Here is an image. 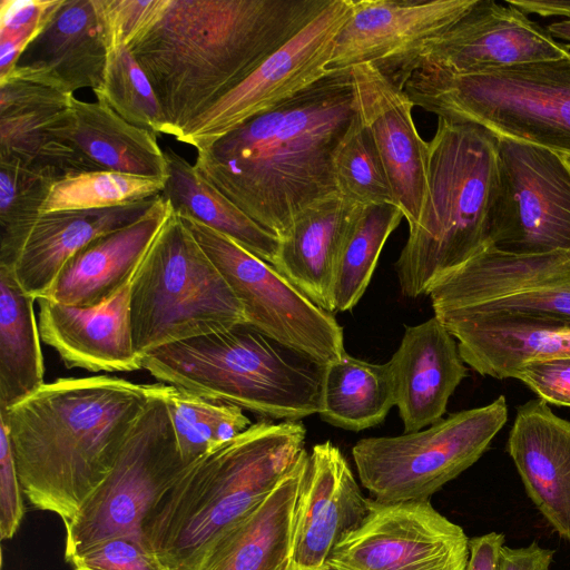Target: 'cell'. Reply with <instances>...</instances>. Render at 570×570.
<instances>
[{
  "mask_svg": "<svg viewBox=\"0 0 570 570\" xmlns=\"http://www.w3.org/2000/svg\"><path fill=\"white\" fill-rule=\"evenodd\" d=\"M164 399L183 461L190 465L252 423L243 409L167 385Z\"/></svg>",
  "mask_w": 570,
  "mask_h": 570,
  "instance_id": "obj_35",
  "label": "cell"
},
{
  "mask_svg": "<svg viewBox=\"0 0 570 570\" xmlns=\"http://www.w3.org/2000/svg\"><path fill=\"white\" fill-rule=\"evenodd\" d=\"M166 386L140 414L102 482L63 522L66 561L108 538L142 534L144 521L188 468L164 399Z\"/></svg>",
  "mask_w": 570,
  "mask_h": 570,
  "instance_id": "obj_10",
  "label": "cell"
},
{
  "mask_svg": "<svg viewBox=\"0 0 570 570\" xmlns=\"http://www.w3.org/2000/svg\"><path fill=\"white\" fill-rule=\"evenodd\" d=\"M59 179L51 171L0 159V266L14 268Z\"/></svg>",
  "mask_w": 570,
  "mask_h": 570,
  "instance_id": "obj_36",
  "label": "cell"
},
{
  "mask_svg": "<svg viewBox=\"0 0 570 570\" xmlns=\"http://www.w3.org/2000/svg\"><path fill=\"white\" fill-rule=\"evenodd\" d=\"M404 217L393 204L362 206L340 249L331 299L334 312L352 309L366 291L382 248Z\"/></svg>",
  "mask_w": 570,
  "mask_h": 570,
  "instance_id": "obj_34",
  "label": "cell"
},
{
  "mask_svg": "<svg viewBox=\"0 0 570 570\" xmlns=\"http://www.w3.org/2000/svg\"><path fill=\"white\" fill-rule=\"evenodd\" d=\"M350 70L356 111L373 138L394 203L410 228L417 224L428 193L429 142L414 125V104L373 65Z\"/></svg>",
  "mask_w": 570,
  "mask_h": 570,
  "instance_id": "obj_17",
  "label": "cell"
},
{
  "mask_svg": "<svg viewBox=\"0 0 570 570\" xmlns=\"http://www.w3.org/2000/svg\"><path fill=\"white\" fill-rule=\"evenodd\" d=\"M39 333L67 367L134 372L142 366L130 322V283L110 299L77 307L39 298Z\"/></svg>",
  "mask_w": 570,
  "mask_h": 570,
  "instance_id": "obj_21",
  "label": "cell"
},
{
  "mask_svg": "<svg viewBox=\"0 0 570 570\" xmlns=\"http://www.w3.org/2000/svg\"><path fill=\"white\" fill-rule=\"evenodd\" d=\"M169 210L159 195L140 219L92 240L67 261L45 298L77 307L110 299L131 282Z\"/></svg>",
  "mask_w": 570,
  "mask_h": 570,
  "instance_id": "obj_25",
  "label": "cell"
},
{
  "mask_svg": "<svg viewBox=\"0 0 570 570\" xmlns=\"http://www.w3.org/2000/svg\"><path fill=\"white\" fill-rule=\"evenodd\" d=\"M163 386L107 375L58 379L0 411L31 507L72 519Z\"/></svg>",
  "mask_w": 570,
  "mask_h": 570,
  "instance_id": "obj_3",
  "label": "cell"
},
{
  "mask_svg": "<svg viewBox=\"0 0 570 570\" xmlns=\"http://www.w3.org/2000/svg\"><path fill=\"white\" fill-rule=\"evenodd\" d=\"M279 347L237 324L158 347L142 356V366L164 384L264 419L317 414L321 371L292 361Z\"/></svg>",
  "mask_w": 570,
  "mask_h": 570,
  "instance_id": "obj_6",
  "label": "cell"
},
{
  "mask_svg": "<svg viewBox=\"0 0 570 570\" xmlns=\"http://www.w3.org/2000/svg\"><path fill=\"white\" fill-rule=\"evenodd\" d=\"M164 151L168 178L160 195L171 208L226 235L249 253L273 265L279 238L249 218L174 149L167 148Z\"/></svg>",
  "mask_w": 570,
  "mask_h": 570,
  "instance_id": "obj_33",
  "label": "cell"
},
{
  "mask_svg": "<svg viewBox=\"0 0 570 570\" xmlns=\"http://www.w3.org/2000/svg\"><path fill=\"white\" fill-rule=\"evenodd\" d=\"M318 412L334 426L362 431L382 423L395 405L389 363L343 355L320 367Z\"/></svg>",
  "mask_w": 570,
  "mask_h": 570,
  "instance_id": "obj_32",
  "label": "cell"
},
{
  "mask_svg": "<svg viewBox=\"0 0 570 570\" xmlns=\"http://www.w3.org/2000/svg\"><path fill=\"white\" fill-rule=\"evenodd\" d=\"M500 186L497 136L476 124L438 118L426 199L395 263L404 296L428 295L439 278L491 245Z\"/></svg>",
  "mask_w": 570,
  "mask_h": 570,
  "instance_id": "obj_5",
  "label": "cell"
},
{
  "mask_svg": "<svg viewBox=\"0 0 570 570\" xmlns=\"http://www.w3.org/2000/svg\"><path fill=\"white\" fill-rule=\"evenodd\" d=\"M94 94L126 121L167 135L154 88L126 45L110 48L102 83Z\"/></svg>",
  "mask_w": 570,
  "mask_h": 570,
  "instance_id": "obj_39",
  "label": "cell"
},
{
  "mask_svg": "<svg viewBox=\"0 0 570 570\" xmlns=\"http://www.w3.org/2000/svg\"><path fill=\"white\" fill-rule=\"evenodd\" d=\"M308 458L304 449L273 492L223 539L202 570H289Z\"/></svg>",
  "mask_w": 570,
  "mask_h": 570,
  "instance_id": "obj_30",
  "label": "cell"
},
{
  "mask_svg": "<svg viewBox=\"0 0 570 570\" xmlns=\"http://www.w3.org/2000/svg\"><path fill=\"white\" fill-rule=\"evenodd\" d=\"M387 363L404 433L440 421L468 374L455 338L435 315L404 326L400 346Z\"/></svg>",
  "mask_w": 570,
  "mask_h": 570,
  "instance_id": "obj_23",
  "label": "cell"
},
{
  "mask_svg": "<svg viewBox=\"0 0 570 570\" xmlns=\"http://www.w3.org/2000/svg\"><path fill=\"white\" fill-rule=\"evenodd\" d=\"M355 111L351 70L330 72L197 149L194 166L281 239L303 209L337 191L333 156Z\"/></svg>",
  "mask_w": 570,
  "mask_h": 570,
  "instance_id": "obj_1",
  "label": "cell"
},
{
  "mask_svg": "<svg viewBox=\"0 0 570 570\" xmlns=\"http://www.w3.org/2000/svg\"><path fill=\"white\" fill-rule=\"evenodd\" d=\"M327 1L167 0L127 46L154 88L167 135L178 138Z\"/></svg>",
  "mask_w": 570,
  "mask_h": 570,
  "instance_id": "obj_2",
  "label": "cell"
},
{
  "mask_svg": "<svg viewBox=\"0 0 570 570\" xmlns=\"http://www.w3.org/2000/svg\"><path fill=\"white\" fill-rule=\"evenodd\" d=\"M352 12L336 36L327 71L370 63L397 86L430 40L458 22L476 0H350Z\"/></svg>",
  "mask_w": 570,
  "mask_h": 570,
  "instance_id": "obj_16",
  "label": "cell"
},
{
  "mask_svg": "<svg viewBox=\"0 0 570 570\" xmlns=\"http://www.w3.org/2000/svg\"><path fill=\"white\" fill-rule=\"evenodd\" d=\"M176 213L235 294L246 324L318 367L343 355V328L333 313L317 306L272 264Z\"/></svg>",
  "mask_w": 570,
  "mask_h": 570,
  "instance_id": "obj_11",
  "label": "cell"
},
{
  "mask_svg": "<svg viewBox=\"0 0 570 570\" xmlns=\"http://www.w3.org/2000/svg\"><path fill=\"white\" fill-rule=\"evenodd\" d=\"M351 12L350 0H328L294 37L194 119L176 139L196 150L203 148L328 75L326 68L336 36Z\"/></svg>",
  "mask_w": 570,
  "mask_h": 570,
  "instance_id": "obj_13",
  "label": "cell"
},
{
  "mask_svg": "<svg viewBox=\"0 0 570 570\" xmlns=\"http://www.w3.org/2000/svg\"><path fill=\"white\" fill-rule=\"evenodd\" d=\"M158 196L105 209L42 214L14 266L18 282L36 301L47 297L68 259L96 238L140 219Z\"/></svg>",
  "mask_w": 570,
  "mask_h": 570,
  "instance_id": "obj_28",
  "label": "cell"
},
{
  "mask_svg": "<svg viewBox=\"0 0 570 570\" xmlns=\"http://www.w3.org/2000/svg\"><path fill=\"white\" fill-rule=\"evenodd\" d=\"M73 94L13 72L0 78V159L56 174L95 171L70 145L51 129L70 108Z\"/></svg>",
  "mask_w": 570,
  "mask_h": 570,
  "instance_id": "obj_22",
  "label": "cell"
},
{
  "mask_svg": "<svg viewBox=\"0 0 570 570\" xmlns=\"http://www.w3.org/2000/svg\"><path fill=\"white\" fill-rule=\"evenodd\" d=\"M361 207L338 191L314 202L294 218L279 239L273 263L312 302L331 313L337 256Z\"/></svg>",
  "mask_w": 570,
  "mask_h": 570,
  "instance_id": "obj_26",
  "label": "cell"
},
{
  "mask_svg": "<svg viewBox=\"0 0 570 570\" xmlns=\"http://www.w3.org/2000/svg\"><path fill=\"white\" fill-rule=\"evenodd\" d=\"M110 47L101 0H63L11 72L70 94L95 91Z\"/></svg>",
  "mask_w": 570,
  "mask_h": 570,
  "instance_id": "obj_20",
  "label": "cell"
},
{
  "mask_svg": "<svg viewBox=\"0 0 570 570\" xmlns=\"http://www.w3.org/2000/svg\"><path fill=\"white\" fill-rule=\"evenodd\" d=\"M130 322L141 356L246 324L235 294L171 206L130 282Z\"/></svg>",
  "mask_w": 570,
  "mask_h": 570,
  "instance_id": "obj_8",
  "label": "cell"
},
{
  "mask_svg": "<svg viewBox=\"0 0 570 570\" xmlns=\"http://www.w3.org/2000/svg\"><path fill=\"white\" fill-rule=\"evenodd\" d=\"M403 90L438 118L570 154V56L468 75L420 68Z\"/></svg>",
  "mask_w": 570,
  "mask_h": 570,
  "instance_id": "obj_7",
  "label": "cell"
},
{
  "mask_svg": "<svg viewBox=\"0 0 570 570\" xmlns=\"http://www.w3.org/2000/svg\"><path fill=\"white\" fill-rule=\"evenodd\" d=\"M513 379L523 382L547 403L570 406V357L528 364Z\"/></svg>",
  "mask_w": 570,
  "mask_h": 570,
  "instance_id": "obj_45",
  "label": "cell"
},
{
  "mask_svg": "<svg viewBox=\"0 0 570 570\" xmlns=\"http://www.w3.org/2000/svg\"><path fill=\"white\" fill-rule=\"evenodd\" d=\"M507 420L500 395L416 432L361 439L352 448L361 484L384 503L429 500L483 455Z\"/></svg>",
  "mask_w": 570,
  "mask_h": 570,
  "instance_id": "obj_9",
  "label": "cell"
},
{
  "mask_svg": "<svg viewBox=\"0 0 570 570\" xmlns=\"http://www.w3.org/2000/svg\"><path fill=\"white\" fill-rule=\"evenodd\" d=\"M469 538L430 500L384 503L330 553V570H465Z\"/></svg>",
  "mask_w": 570,
  "mask_h": 570,
  "instance_id": "obj_14",
  "label": "cell"
},
{
  "mask_svg": "<svg viewBox=\"0 0 570 570\" xmlns=\"http://www.w3.org/2000/svg\"><path fill=\"white\" fill-rule=\"evenodd\" d=\"M508 451L530 500L570 541V422L544 400H530L517 410Z\"/></svg>",
  "mask_w": 570,
  "mask_h": 570,
  "instance_id": "obj_24",
  "label": "cell"
},
{
  "mask_svg": "<svg viewBox=\"0 0 570 570\" xmlns=\"http://www.w3.org/2000/svg\"><path fill=\"white\" fill-rule=\"evenodd\" d=\"M165 186V180L108 170L72 174L52 185L41 215L138 203L160 195Z\"/></svg>",
  "mask_w": 570,
  "mask_h": 570,
  "instance_id": "obj_37",
  "label": "cell"
},
{
  "mask_svg": "<svg viewBox=\"0 0 570 570\" xmlns=\"http://www.w3.org/2000/svg\"><path fill=\"white\" fill-rule=\"evenodd\" d=\"M504 541V534L499 532H489L469 539V559L465 570H499L500 551Z\"/></svg>",
  "mask_w": 570,
  "mask_h": 570,
  "instance_id": "obj_47",
  "label": "cell"
},
{
  "mask_svg": "<svg viewBox=\"0 0 570 570\" xmlns=\"http://www.w3.org/2000/svg\"><path fill=\"white\" fill-rule=\"evenodd\" d=\"M62 3L63 0L0 1V78L13 70L24 49Z\"/></svg>",
  "mask_w": 570,
  "mask_h": 570,
  "instance_id": "obj_40",
  "label": "cell"
},
{
  "mask_svg": "<svg viewBox=\"0 0 570 570\" xmlns=\"http://www.w3.org/2000/svg\"><path fill=\"white\" fill-rule=\"evenodd\" d=\"M566 156H567V158L570 160V154H569V155H566Z\"/></svg>",
  "mask_w": 570,
  "mask_h": 570,
  "instance_id": "obj_51",
  "label": "cell"
},
{
  "mask_svg": "<svg viewBox=\"0 0 570 570\" xmlns=\"http://www.w3.org/2000/svg\"><path fill=\"white\" fill-rule=\"evenodd\" d=\"M52 136L81 154L96 170L167 180L168 166L156 132L135 126L107 105L71 98Z\"/></svg>",
  "mask_w": 570,
  "mask_h": 570,
  "instance_id": "obj_27",
  "label": "cell"
},
{
  "mask_svg": "<svg viewBox=\"0 0 570 570\" xmlns=\"http://www.w3.org/2000/svg\"><path fill=\"white\" fill-rule=\"evenodd\" d=\"M458 341L464 363L482 375L514 377L523 366L570 357V322L517 312H434Z\"/></svg>",
  "mask_w": 570,
  "mask_h": 570,
  "instance_id": "obj_18",
  "label": "cell"
},
{
  "mask_svg": "<svg viewBox=\"0 0 570 570\" xmlns=\"http://www.w3.org/2000/svg\"><path fill=\"white\" fill-rule=\"evenodd\" d=\"M497 138L501 186L491 245L512 254L570 252V160L539 145Z\"/></svg>",
  "mask_w": 570,
  "mask_h": 570,
  "instance_id": "obj_12",
  "label": "cell"
},
{
  "mask_svg": "<svg viewBox=\"0 0 570 570\" xmlns=\"http://www.w3.org/2000/svg\"><path fill=\"white\" fill-rule=\"evenodd\" d=\"M461 308L517 312L570 322V278Z\"/></svg>",
  "mask_w": 570,
  "mask_h": 570,
  "instance_id": "obj_42",
  "label": "cell"
},
{
  "mask_svg": "<svg viewBox=\"0 0 570 570\" xmlns=\"http://www.w3.org/2000/svg\"><path fill=\"white\" fill-rule=\"evenodd\" d=\"M370 500L341 450L331 441L315 444L298 497L292 564L325 566L331 551L361 525Z\"/></svg>",
  "mask_w": 570,
  "mask_h": 570,
  "instance_id": "obj_19",
  "label": "cell"
},
{
  "mask_svg": "<svg viewBox=\"0 0 570 570\" xmlns=\"http://www.w3.org/2000/svg\"><path fill=\"white\" fill-rule=\"evenodd\" d=\"M570 278V252L512 254L488 246L439 278L428 296L434 312L468 307Z\"/></svg>",
  "mask_w": 570,
  "mask_h": 570,
  "instance_id": "obj_29",
  "label": "cell"
},
{
  "mask_svg": "<svg viewBox=\"0 0 570 570\" xmlns=\"http://www.w3.org/2000/svg\"><path fill=\"white\" fill-rule=\"evenodd\" d=\"M69 562L73 570H171L149 547L141 533L102 540Z\"/></svg>",
  "mask_w": 570,
  "mask_h": 570,
  "instance_id": "obj_41",
  "label": "cell"
},
{
  "mask_svg": "<svg viewBox=\"0 0 570 570\" xmlns=\"http://www.w3.org/2000/svg\"><path fill=\"white\" fill-rule=\"evenodd\" d=\"M23 491L8 430L0 421V537L13 538L26 513Z\"/></svg>",
  "mask_w": 570,
  "mask_h": 570,
  "instance_id": "obj_43",
  "label": "cell"
},
{
  "mask_svg": "<svg viewBox=\"0 0 570 570\" xmlns=\"http://www.w3.org/2000/svg\"><path fill=\"white\" fill-rule=\"evenodd\" d=\"M333 174L337 191L353 203L395 205L379 151L357 111L334 151Z\"/></svg>",
  "mask_w": 570,
  "mask_h": 570,
  "instance_id": "obj_38",
  "label": "cell"
},
{
  "mask_svg": "<svg viewBox=\"0 0 570 570\" xmlns=\"http://www.w3.org/2000/svg\"><path fill=\"white\" fill-rule=\"evenodd\" d=\"M167 0H101L111 47L128 46L163 11Z\"/></svg>",
  "mask_w": 570,
  "mask_h": 570,
  "instance_id": "obj_44",
  "label": "cell"
},
{
  "mask_svg": "<svg viewBox=\"0 0 570 570\" xmlns=\"http://www.w3.org/2000/svg\"><path fill=\"white\" fill-rule=\"evenodd\" d=\"M289 570H330V569L326 564L323 567H318V568H307V567H299V566L291 564Z\"/></svg>",
  "mask_w": 570,
  "mask_h": 570,
  "instance_id": "obj_50",
  "label": "cell"
},
{
  "mask_svg": "<svg viewBox=\"0 0 570 570\" xmlns=\"http://www.w3.org/2000/svg\"><path fill=\"white\" fill-rule=\"evenodd\" d=\"M35 301L18 282L14 268L0 266V411L45 384Z\"/></svg>",
  "mask_w": 570,
  "mask_h": 570,
  "instance_id": "obj_31",
  "label": "cell"
},
{
  "mask_svg": "<svg viewBox=\"0 0 570 570\" xmlns=\"http://www.w3.org/2000/svg\"><path fill=\"white\" fill-rule=\"evenodd\" d=\"M568 56L570 45L554 39L508 1L476 0L448 31L420 49L397 87L403 90L420 68L468 75Z\"/></svg>",
  "mask_w": 570,
  "mask_h": 570,
  "instance_id": "obj_15",
  "label": "cell"
},
{
  "mask_svg": "<svg viewBox=\"0 0 570 570\" xmlns=\"http://www.w3.org/2000/svg\"><path fill=\"white\" fill-rule=\"evenodd\" d=\"M305 438L301 421L253 423L188 465L144 521L142 537L171 570H202L293 468Z\"/></svg>",
  "mask_w": 570,
  "mask_h": 570,
  "instance_id": "obj_4",
  "label": "cell"
},
{
  "mask_svg": "<svg viewBox=\"0 0 570 570\" xmlns=\"http://www.w3.org/2000/svg\"><path fill=\"white\" fill-rule=\"evenodd\" d=\"M554 551L533 541L528 547L503 546L500 551L499 570H551Z\"/></svg>",
  "mask_w": 570,
  "mask_h": 570,
  "instance_id": "obj_46",
  "label": "cell"
},
{
  "mask_svg": "<svg viewBox=\"0 0 570 570\" xmlns=\"http://www.w3.org/2000/svg\"><path fill=\"white\" fill-rule=\"evenodd\" d=\"M523 13L541 17H566L570 19V0H508Z\"/></svg>",
  "mask_w": 570,
  "mask_h": 570,
  "instance_id": "obj_48",
  "label": "cell"
},
{
  "mask_svg": "<svg viewBox=\"0 0 570 570\" xmlns=\"http://www.w3.org/2000/svg\"><path fill=\"white\" fill-rule=\"evenodd\" d=\"M547 30L554 39L558 38L570 42V19L550 23Z\"/></svg>",
  "mask_w": 570,
  "mask_h": 570,
  "instance_id": "obj_49",
  "label": "cell"
}]
</instances>
